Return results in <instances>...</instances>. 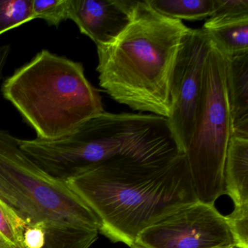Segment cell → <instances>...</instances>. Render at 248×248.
Instances as JSON below:
<instances>
[{
    "label": "cell",
    "mask_w": 248,
    "mask_h": 248,
    "mask_svg": "<svg viewBox=\"0 0 248 248\" xmlns=\"http://www.w3.org/2000/svg\"><path fill=\"white\" fill-rule=\"evenodd\" d=\"M31 9L34 19L40 18L58 27L69 19V0H32Z\"/></svg>",
    "instance_id": "obj_18"
},
{
    "label": "cell",
    "mask_w": 248,
    "mask_h": 248,
    "mask_svg": "<svg viewBox=\"0 0 248 248\" xmlns=\"http://www.w3.org/2000/svg\"><path fill=\"white\" fill-rule=\"evenodd\" d=\"M225 217L233 236L235 248H248V210H233Z\"/></svg>",
    "instance_id": "obj_19"
},
{
    "label": "cell",
    "mask_w": 248,
    "mask_h": 248,
    "mask_svg": "<svg viewBox=\"0 0 248 248\" xmlns=\"http://www.w3.org/2000/svg\"><path fill=\"white\" fill-rule=\"evenodd\" d=\"M50 154L56 169L67 178L112 159L156 163L184 155L165 117L105 111L53 140Z\"/></svg>",
    "instance_id": "obj_4"
},
{
    "label": "cell",
    "mask_w": 248,
    "mask_h": 248,
    "mask_svg": "<svg viewBox=\"0 0 248 248\" xmlns=\"http://www.w3.org/2000/svg\"><path fill=\"white\" fill-rule=\"evenodd\" d=\"M146 2L165 18L198 21L211 16L214 0H146Z\"/></svg>",
    "instance_id": "obj_14"
},
{
    "label": "cell",
    "mask_w": 248,
    "mask_h": 248,
    "mask_svg": "<svg viewBox=\"0 0 248 248\" xmlns=\"http://www.w3.org/2000/svg\"><path fill=\"white\" fill-rule=\"evenodd\" d=\"M135 0H69V19L96 46L115 40L130 24Z\"/></svg>",
    "instance_id": "obj_9"
},
{
    "label": "cell",
    "mask_w": 248,
    "mask_h": 248,
    "mask_svg": "<svg viewBox=\"0 0 248 248\" xmlns=\"http://www.w3.org/2000/svg\"><path fill=\"white\" fill-rule=\"evenodd\" d=\"M2 91L43 140L64 137L104 111L82 63L46 50L17 69Z\"/></svg>",
    "instance_id": "obj_3"
},
{
    "label": "cell",
    "mask_w": 248,
    "mask_h": 248,
    "mask_svg": "<svg viewBox=\"0 0 248 248\" xmlns=\"http://www.w3.org/2000/svg\"><path fill=\"white\" fill-rule=\"evenodd\" d=\"M21 231L24 248H90L99 232L77 226L24 222Z\"/></svg>",
    "instance_id": "obj_10"
},
{
    "label": "cell",
    "mask_w": 248,
    "mask_h": 248,
    "mask_svg": "<svg viewBox=\"0 0 248 248\" xmlns=\"http://www.w3.org/2000/svg\"><path fill=\"white\" fill-rule=\"evenodd\" d=\"M202 29L226 57L248 53V18Z\"/></svg>",
    "instance_id": "obj_13"
},
{
    "label": "cell",
    "mask_w": 248,
    "mask_h": 248,
    "mask_svg": "<svg viewBox=\"0 0 248 248\" xmlns=\"http://www.w3.org/2000/svg\"><path fill=\"white\" fill-rule=\"evenodd\" d=\"M22 221L0 200V248H24Z\"/></svg>",
    "instance_id": "obj_16"
},
{
    "label": "cell",
    "mask_w": 248,
    "mask_h": 248,
    "mask_svg": "<svg viewBox=\"0 0 248 248\" xmlns=\"http://www.w3.org/2000/svg\"><path fill=\"white\" fill-rule=\"evenodd\" d=\"M0 200L26 224L63 225L98 231L100 222L67 183L43 171L0 130Z\"/></svg>",
    "instance_id": "obj_5"
},
{
    "label": "cell",
    "mask_w": 248,
    "mask_h": 248,
    "mask_svg": "<svg viewBox=\"0 0 248 248\" xmlns=\"http://www.w3.org/2000/svg\"><path fill=\"white\" fill-rule=\"evenodd\" d=\"M32 0H0V35L34 19Z\"/></svg>",
    "instance_id": "obj_15"
},
{
    "label": "cell",
    "mask_w": 248,
    "mask_h": 248,
    "mask_svg": "<svg viewBox=\"0 0 248 248\" xmlns=\"http://www.w3.org/2000/svg\"><path fill=\"white\" fill-rule=\"evenodd\" d=\"M11 47L8 46H0V80L2 78L3 69L8 61Z\"/></svg>",
    "instance_id": "obj_20"
},
{
    "label": "cell",
    "mask_w": 248,
    "mask_h": 248,
    "mask_svg": "<svg viewBox=\"0 0 248 248\" xmlns=\"http://www.w3.org/2000/svg\"><path fill=\"white\" fill-rule=\"evenodd\" d=\"M134 244L143 248H235L226 217L198 200L146 228Z\"/></svg>",
    "instance_id": "obj_8"
},
{
    "label": "cell",
    "mask_w": 248,
    "mask_h": 248,
    "mask_svg": "<svg viewBox=\"0 0 248 248\" xmlns=\"http://www.w3.org/2000/svg\"><path fill=\"white\" fill-rule=\"evenodd\" d=\"M66 183L93 212L99 232L130 248L146 228L197 201L184 155L156 163L112 159Z\"/></svg>",
    "instance_id": "obj_1"
},
{
    "label": "cell",
    "mask_w": 248,
    "mask_h": 248,
    "mask_svg": "<svg viewBox=\"0 0 248 248\" xmlns=\"http://www.w3.org/2000/svg\"><path fill=\"white\" fill-rule=\"evenodd\" d=\"M248 18V0H214L213 11L203 27Z\"/></svg>",
    "instance_id": "obj_17"
},
{
    "label": "cell",
    "mask_w": 248,
    "mask_h": 248,
    "mask_svg": "<svg viewBox=\"0 0 248 248\" xmlns=\"http://www.w3.org/2000/svg\"><path fill=\"white\" fill-rule=\"evenodd\" d=\"M232 137L226 57L211 40L195 127L184 154L196 197L201 202L214 205L224 194L225 162Z\"/></svg>",
    "instance_id": "obj_6"
},
{
    "label": "cell",
    "mask_w": 248,
    "mask_h": 248,
    "mask_svg": "<svg viewBox=\"0 0 248 248\" xmlns=\"http://www.w3.org/2000/svg\"><path fill=\"white\" fill-rule=\"evenodd\" d=\"M130 248H142V247L139 246V245H136V244H133V245H132L131 247H130Z\"/></svg>",
    "instance_id": "obj_21"
},
{
    "label": "cell",
    "mask_w": 248,
    "mask_h": 248,
    "mask_svg": "<svg viewBox=\"0 0 248 248\" xmlns=\"http://www.w3.org/2000/svg\"><path fill=\"white\" fill-rule=\"evenodd\" d=\"M136 1L127 28L97 46L100 86L120 104L168 119L169 82L181 40L188 30Z\"/></svg>",
    "instance_id": "obj_2"
},
{
    "label": "cell",
    "mask_w": 248,
    "mask_h": 248,
    "mask_svg": "<svg viewBox=\"0 0 248 248\" xmlns=\"http://www.w3.org/2000/svg\"><path fill=\"white\" fill-rule=\"evenodd\" d=\"M210 43L204 30L188 29L181 40L170 78L168 121L184 154L195 127Z\"/></svg>",
    "instance_id": "obj_7"
},
{
    "label": "cell",
    "mask_w": 248,
    "mask_h": 248,
    "mask_svg": "<svg viewBox=\"0 0 248 248\" xmlns=\"http://www.w3.org/2000/svg\"><path fill=\"white\" fill-rule=\"evenodd\" d=\"M225 57L232 136L248 139V53Z\"/></svg>",
    "instance_id": "obj_11"
},
{
    "label": "cell",
    "mask_w": 248,
    "mask_h": 248,
    "mask_svg": "<svg viewBox=\"0 0 248 248\" xmlns=\"http://www.w3.org/2000/svg\"><path fill=\"white\" fill-rule=\"evenodd\" d=\"M224 194L233 201V210H248V139L231 138L225 162Z\"/></svg>",
    "instance_id": "obj_12"
}]
</instances>
